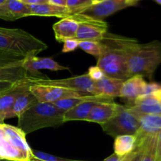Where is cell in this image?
I'll return each mask as SVG.
<instances>
[{
    "label": "cell",
    "instance_id": "cell-1",
    "mask_svg": "<svg viewBox=\"0 0 161 161\" xmlns=\"http://www.w3.org/2000/svg\"><path fill=\"white\" fill-rule=\"evenodd\" d=\"M114 39L124 53L129 75L152 79L161 64V42L139 43L136 39L116 35Z\"/></svg>",
    "mask_w": 161,
    "mask_h": 161
},
{
    "label": "cell",
    "instance_id": "cell-2",
    "mask_svg": "<svg viewBox=\"0 0 161 161\" xmlns=\"http://www.w3.org/2000/svg\"><path fill=\"white\" fill-rule=\"evenodd\" d=\"M64 113L53 103L38 102L18 117L17 127L25 135L64 124Z\"/></svg>",
    "mask_w": 161,
    "mask_h": 161
},
{
    "label": "cell",
    "instance_id": "cell-3",
    "mask_svg": "<svg viewBox=\"0 0 161 161\" xmlns=\"http://www.w3.org/2000/svg\"><path fill=\"white\" fill-rule=\"evenodd\" d=\"M48 46L28 31L20 28L0 27V51L10 52L27 58L36 56Z\"/></svg>",
    "mask_w": 161,
    "mask_h": 161
},
{
    "label": "cell",
    "instance_id": "cell-4",
    "mask_svg": "<svg viewBox=\"0 0 161 161\" xmlns=\"http://www.w3.org/2000/svg\"><path fill=\"white\" fill-rule=\"evenodd\" d=\"M32 149L28 144L26 135L17 127L0 124V160L30 161Z\"/></svg>",
    "mask_w": 161,
    "mask_h": 161
},
{
    "label": "cell",
    "instance_id": "cell-5",
    "mask_svg": "<svg viewBox=\"0 0 161 161\" xmlns=\"http://www.w3.org/2000/svg\"><path fill=\"white\" fill-rule=\"evenodd\" d=\"M102 42L106 46L104 53L97 58V67L110 78L125 81L130 77L125 58L114 39V34L107 32Z\"/></svg>",
    "mask_w": 161,
    "mask_h": 161
},
{
    "label": "cell",
    "instance_id": "cell-6",
    "mask_svg": "<svg viewBox=\"0 0 161 161\" xmlns=\"http://www.w3.org/2000/svg\"><path fill=\"white\" fill-rule=\"evenodd\" d=\"M101 126L105 134L116 138L120 135H135L140 127V123L131 110L125 105H120L116 114Z\"/></svg>",
    "mask_w": 161,
    "mask_h": 161
},
{
    "label": "cell",
    "instance_id": "cell-7",
    "mask_svg": "<svg viewBox=\"0 0 161 161\" xmlns=\"http://www.w3.org/2000/svg\"><path fill=\"white\" fill-rule=\"evenodd\" d=\"M142 0H102L94 2L80 14L95 20H103L104 18L126 9L130 6L138 4Z\"/></svg>",
    "mask_w": 161,
    "mask_h": 161
},
{
    "label": "cell",
    "instance_id": "cell-8",
    "mask_svg": "<svg viewBox=\"0 0 161 161\" xmlns=\"http://www.w3.org/2000/svg\"><path fill=\"white\" fill-rule=\"evenodd\" d=\"M34 83L65 88L88 95H97L95 87V82L93 81L87 74L71 77V78L61 79V80H50V79L41 80L35 82Z\"/></svg>",
    "mask_w": 161,
    "mask_h": 161
},
{
    "label": "cell",
    "instance_id": "cell-9",
    "mask_svg": "<svg viewBox=\"0 0 161 161\" xmlns=\"http://www.w3.org/2000/svg\"><path fill=\"white\" fill-rule=\"evenodd\" d=\"M28 90L36 96L39 102H45V103H54L64 98L86 95L65 88L50 86V85L35 84V83L30 84Z\"/></svg>",
    "mask_w": 161,
    "mask_h": 161
},
{
    "label": "cell",
    "instance_id": "cell-10",
    "mask_svg": "<svg viewBox=\"0 0 161 161\" xmlns=\"http://www.w3.org/2000/svg\"><path fill=\"white\" fill-rule=\"evenodd\" d=\"M107 30L108 25L105 21L84 16L80 22L75 39L79 41H102L108 32Z\"/></svg>",
    "mask_w": 161,
    "mask_h": 161
},
{
    "label": "cell",
    "instance_id": "cell-11",
    "mask_svg": "<svg viewBox=\"0 0 161 161\" xmlns=\"http://www.w3.org/2000/svg\"><path fill=\"white\" fill-rule=\"evenodd\" d=\"M147 83L144 77L133 75L123 83L119 97L126 102V106H130L138 97L143 95Z\"/></svg>",
    "mask_w": 161,
    "mask_h": 161
},
{
    "label": "cell",
    "instance_id": "cell-12",
    "mask_svg": "<svg viewBox=\"0 0 161 161\" xmlns=\"http://www.w3.org/2000/svg\"><path fill=\"white\" fill-rule=\"evenodd\" d=\"M120 105L113 102H98L95 104L90 112L86 121L94 122L100 125L109 120L112 117L116 114Z\"/></svg>",
    "mask_w": 161,
    "mask_h": 161
},
{
    "label": "cell",
    "instance_id": "cell-13",
    "mask_svg": "<svg viewBox=\"0 0 161 161\" xmlns=\"http://www.w3.org/2000/svg\"><path fill=\"white\" fill-rule=\"evenodd\" d=\"M157 134L147 135L137 142L136 148L141 153V161H161V149Z\"/></svg>",
    "mask_w": 161,
    "mask_h": 161
},
{
    "label": "cell",
    "instance_id": "cell-14",
    "mask_svg": "<svg viewBox=\"0 0 161 161\" xmlns=\"http://www.w3.org/2000/svg\"><path fill=\"white\" fill-rule=\"evenodd\" d=\"M22 67L25 70L34 74L41 73L40 69H47L50 71L69 70L65 66L61 65L51 58H39L37 56L27 57L23 61Z\"/></svg>",
    "mask_w": 161,
    "mask_h": 161
},
{
    "label": "cell",
    "instance_id": "cell-15",
    "mask_svg": "<svg viewBox=\"0 0 161 161\" xmlns=\"http://www.w3.org/2000/svg\"><path fill=\"white\" fill-rule=\"evenodd\" d=\"M29 16L28 6L20 0H6L0 5V19L13 21Z\"/></svg>",
    "mask_w": 161,
    "mask_h": 161
},
{
    "label": "cell",
    "instance_id": "cell-16",
    "mask_svg": "<svg viewBox=\"0 0 161 161\" xmlns=\"http://www.w3.org/2000/svg\"><path fill=\"white\" fill-rule=\"evenodd\" d=\"M31 83L25 82L16 84L14 87L0 93V116L5 119L6 114L10 110L14 102L19 95L28 89Z\"/></svg>",
    "mask_w": 161,
    "mask_h": 161
},
{
    "label": "cell",
    "instance_id": "cell-17",
    "mask_svg": "<svg viewBox=\"0 0 161 161\" xmlns=\"http://www.w3.org/2000/svg\"><path fill=\"white\" fill-rule=\"evenodd\" d=\"M135 115L140 123L139 129L135 135L137 142L147 135L158 133L161 130V115Z\"/></svg>",
    "mask_w": 161,
    "mask_h": 161
},
{
    "label": "cell",
    "instance_id": "cell-18",
    "mask_svg": "<svg viewBox=\"0 0 161 161\" xmlns=\"http://www.w3.org/2000/svg\"><path fill=\"white\" fill-rule=\"evenodd\" d=\"M79 25L80 23L77 20L70 17L61 18L53 26L56 40L63 42L66 39H75Z\"/></svg>",
    "mask_w": 161,
    "mask_h": 161
},
{
    "label": "cell",
    "instance_id": "cell-19",
    "mask_svg": "<svg viewBox=\"0 0 161 161\" xmlns=\"http://www.w3.org/2000/svg\"><path fill=\"white\" fill-rule=\"evenodd\" d=\"M28 6V5H27ZM30 11V16H42V17H57L61 18L72 17L73 14L67 7L55 6L50 3L28 6Z\"/></svg>",
    "mask_w": 161,
    "mask_h": 161
},
{
    "label": "cell",
    "instance_id": "cell-20",
    "mask_svg": "<svg viewBox=\"0 0 161 161\" xmlns=\"http://www.w3.org/2000/svg\"><path fill=\"white\" fill-rule=\"evenodd\" d=\"M38 102H39V101L36 98V96L29 90L27 89L26 91H24L17 97V98L16 99L14 105H13L12 108L6 114L5 119L13 117L18 118L22 113H25L28 108L32 107Z\"/></svg>",
    "mask_w": 161,
    "mask_h": 161
},
{
    "label": "cell",
    "instance_id": "cell-21",
    "mask_svg": "<svg viewBox=\"0 0 161 161\" xmlns=\"http://www.w3.org/2000/svg\"><path fill=\"white\" fill-rule=\"evenodd\" d=\"M124 81L105 76L99 81L95 82V87L97 95L114 97L120 96L121 87Z\"/></svg>",
    "mask_w": 161,
    "mask_h": 161
},
{
    "label": "cell",
    "instance_id": "cell-22",
    "mask_svg": "<svg viewBox=\"0 0 161 161\" xmlns=\"http://www.w3.org/2000/svg\"><path fill=\"white\" fill-rule=\"evenodd\" d=\"M113 97H107V96L102 95H82L80 97H69V98H64L62 100L54 102V105L57 108H59L61 111L64 112L69 110L70 108L80 105V103H83L84 102H89V101H96V102H113Z\"/></svg>",
    "mask_w": 161,
    "mask_h": 161
},
{
    "label": "cell",
    "instance_id": "cell-23",
    "mask_svg": "<svg viewBox=\"0 0 161 161\" xmlns=\"http://www.w3.org/2000/svg\"><path fill=\"white\" fill-rule=\"evenodd\" d=\"M100 102L96 101H89L80 103V105L70 108L64 113V122L75 120H84L87 118L90 112L92 109L94 105Z\"/></svg>",
    "mask_w": 161,
    "mask_h": 161
},
{
    "label": "cell",
    "instance_id": "cell-24",
    "mask_svg": "<svg viewBox=\"0 0 161 161\" xmlns=\"http://www.w3.org/2000/svg\"><path fill=\"white\" fill-rule=\"evenodd\" d=\"M137 138L135 135H125L115 138L114 153L118 156H125L135 150Z\"/></svg>",
    "mask_w": 161,
    "mask_h": 161
},
{
    "label": "cell",
    "instance_id": "cell-25",
    "mask_svg": "<svg viewBox=\"0 0 161 161\" xmlns=\"http://www.w3.org/2000/svg\"><path fill=\"white\" fill-rule=\"evenodd\" d=\"M79 47L86 53L98 58L106 49L102 41H80Z\"/></svg>",
    "mask_w": 161,
    "mask_h": 161
},
{
    "label": "cell",
    "instance_id": "cell-26",
    "mask_svg": "<svg viewBox=\"0 0 161 161\" xmlns=\"http://www.w3.org/2000/svg\"><path fill=\"white\" fill-rule=\"evenodd\" d=\"M127 108L137 115H161V107L160 104L137 105L129 106Z\"/></svg>",
    "mask_w": 161,
    "mask_h": 161
},
{
    "label": "cell",
    "instance_id": "cell-27",
    "mask_svg": "<svg viewBox=\"0 0 161 161\" xmlns=\"http://www.w3.org/2000/svg\"><path fill=\"white\" fill-rule=\"evenodd\" d=\"M93 3L92 0H67L66 7L72 14H79Z\"/></svg>",
    "mask_w": 161,
    "mask_h": 161
},
{
    "label": "cell",
    "instance_id": "cell-28",
    "mask_svg": "<svg viewBox=\"0 0 161 161\" xmlns=\"http://www.w3.org/2000/svg\"><path fill=\"white\" fill-rule=\"evenodd\" d=\"M32 158L36 159L40 161H69V160L61 157H56V156L51 155V154L46 153L40 152L38 150H33L32 149Z\"/></svg>",
    "mask_w": 161,
    "mask_h": 161
},
{
    "label": "cell",
    "instance_id": "cell-29",
    "mask_svg": "<svg viewBox=\"0 0 161 161\" xmlns=\"http://www.w3.org/2000/svg\"><path fill=\"white\" fill-rule=\"evenodd\" d=\"M89 75L90 78L93 80L94 82H97L99 80H102L104 76H105V73L103 72V71L100 69L99 67H97V65L95 66H91L88 69L87 73Z\"/></svg>",
    "mask_w": 161,
    "mask_h": 161
},
{
    "label": "cell",
    "instance_id": "cell-30",
    "mask_svg": "<svg viewBox=\"0 0 161 161\" xmlns=\"http://www.w3.org/2000/svg\"><path fill=\"white\" fill-rule=\"evenodd\" d=\"M80 42V41H79L76 39H66L63 42L64 45H63L62 52L63 53H69V52L74 51L79 47Z\"/></svg>",
    "mask_w": 161,
    "mask_h": 161
},
{
    "label": "cell",
    "instance_id": "cell-31",
    "mask_svg": "<svg viewBox=\"0 0 161 161\" xmlns=\"http://www.w3.org/2000/svg\"><path fill=\"white\" fill-rule=\"evenodd\" d=\"M159 91H161V83H154V82L149 83H147L143 95H148V94H151Z\"/></svg>",
    "mask_w": 161,
    "mask_h": 161
},
{
    "label": "cell",
    "instance_id": "cell-32",
    "mask_svg": "<svg viewBox=\"0 0 161 161\" xmlns=\"http://www.w3.org/2000/svg\"><path fill=\"white\" fill-rule=\"evenodd\" d=\"M20 83H25V82H20ZM17 83H10V82L0 81V93L11 89V88L14 87V86H15L16 84H17Z\"/></svg>",
    "mask_w": 161,
    "mask_h": 161
},
{
    "label": "cell",
    "instance_id": "cell-33",
    "mask_svg": "<svg viewBox=\"0 0 161 161\" xmlns=\"http://www.w3.org/2000/svg\"><path fill=\"white\" fill-rule=\"evenodd\" d=\"M20 2L25 5H39L44 4V3H48V0H20Z\"/></svg>",
    "mask_w": 161,
    "mask_h": 161
},
{
    "label": "cell",
    "instance_id": "cell-34",
    "mask_svg": "<svg viewBox=\"0 0 161 161\" xmlns=\"http://www.w3.org/2000/svg\"><path fill=\"white\" fill-rule=\"evenodd\" d=\"M137 151H138V149H135V150H134L133 152H131L130 153L127 154V155L121 157V158L118 161H131L132 159H133V157L135 156V154L137 153Z\"/></svg>",
    "mask_w": 161,
    "mask_h": 161
},
{
    "label": "cell",
    "instance_id": "cell-35",
    "mask_svg": "<svg viewBox=\"0 0 161 161\" xmlns=\"http://www.w3.org/2000/svg\"><path fill=\"white\" fill-rule=\"evenodd\" d=\"M48 3H50L52 5H55V6L66 7L67 0H48Z\"/></svg>",
    "mask_w": 161,
    "mask_h": 161
},
{
    "label": "cell",
    "instance_id": "cell-36",
    "mask_svg": "<svg viewBox=\"0 0 161 161\" xmlns=\"http://www.w3.org/2000/svg\"><path fill=\"white\" fill-rule=\"evenodd\" d=\"M121 158L120 156H118L117 154L113 153L111 156H109L108 157H107L106 159H105L104 161H118L119 159Z\"/></svg>",
    "mask_w": 161,
    "mask_h": 161
},
{
    "label": "cell",
    "instance_id": "cell-37",
    "mask_svg": "<svg viewBox=\"0 0 161 161\" xmlns=\"http://www.w3.org/2000/svg\"><path fill=\"white\" fill-rule=\"evenodd\" d=\"M136 149H138L137 153L135 154V156L133 157V159H132L131 161H141V153H140V150L138 149V148H136Z\"/></svg>",
    "mask_w": 161,
    "mask_h": 161
},
{
    "label": "cell",
    "instance_id": "cell-38",
    "mask_svg": "<svg viewBox=\"0 0 161 161\" xmlns=\"http://www.w3.org/2000/svg\"><path fill=\"white\" fill-rule=\"evenodd\" d=\"M157 136H158L159 146H160V149H161V130L158 132V134H157Z\"/></svg>",
    "mask_w": 161,
    "mask_h": 161
},
{
    "label": "cell",
    "instance_id": "cell-39",
    "mask_svg": "<svg viewBox=\"0 0 161 161\" xmlns=\"http://www.w3.org/2000/svg\"><path fill=\"white\" fill-rule=\"evenodd\" d=\"M4 121H5V119H3V118L1 116H0V124H4Z\"/></svg>",
    "mask_w": 161,
    "mask_h": 161
},
{
    "label": "cell",
    "instance_id": "cell-40",
    "mask_svg": "<svg viewBox=\"0 0 161 161\" xmlns=\"http://www.w3.org/2000/svg\"><path fill=\"white\" fill-rule=\"evenodd\" d=\"M30 161H40V160H36V159H35V158H31V160H30ZM69 161H78V160H69Z\"/></svg>",
    "mask_w": 161,
    "mask_h": 161
},
{
    "label": "cell",
    "instance_id": "cell-41",
    "mask_svg": "<svg viewBox=\"0 0 161 161\" xmlns=\"http://www.w3.org/2000/svg\"><path fill=\"white\" fill-rule=\"evenodd\" d=\"M153 1H155L157 3H158V4L161 5V0H153Z\"/></svg>",
    "mask_w": 161,
    "mask_h": 161
},
{
    "label": "cell",
    "instance_id": "cell-42",
    "mask_svg": "<svg viewBox=\"0 0 161 161\" xmlns=\"http://www.w3.org/2000/svg\"><path fill=\"white\" fill-rule=\"evenodd\" d=\"M6 1V0H0V5L3 4V3H4Z\"/></svg>",
    "mask_w": 161,
    "mask_h": 161
},
{
    "label": "cell",
    "instance_id": "cell-43",
    "mask_svg": "<svg viewBox=\"0 0 161 161\" xmlns=\"http://www.w3.org/2000/svg\"><path fill=\"white\" fill-rule=\"evenodd\" d=\"M159 104H160V107H161V97H160V101H159Z\"/></svg>",
    "mask_w": 161,
    "mask_h": 161
},
{
    "label": "cell",
    "instance_id": "cell-44",
    "mask_svg": "<svg viewBox=\"0 0 161 161\" xmlns=\"http://www.w3.org/2000/svg\"><path fill=\"white\" fill-rule=\"evenodd\" d=\"M93 2H99V1H102V0H92Z\"/></svg>",
    "mask_w": 161,
    "mask_h": 161
},
{
    "label": "cell",
    "instance_id": "cell-45",
    "mask_svg": "<svg viewBox=\"0 0 161 161\" xmlns=\"http://www.w3.org/2000/svg\"><path fill=\"white\" fill-rule=\"evenodd\" d=\"M0 161H8V160H0Z\"/></svg>",
    "mask_w": 161,
    "mask_h": 161
}]
</instances>
